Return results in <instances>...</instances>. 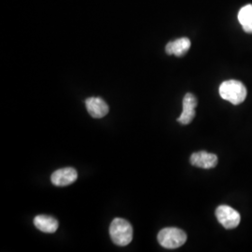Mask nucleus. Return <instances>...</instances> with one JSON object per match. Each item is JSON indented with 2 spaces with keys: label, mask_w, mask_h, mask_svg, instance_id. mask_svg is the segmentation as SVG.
<instances>
[{
  "label": "nucleus",
  "mask_w": 252,
  "mask_h": 252,
  "mask_svg": "<svg viewBox=\"0 0 252 252\" xmlns=\"http://www.w3.org/2000/svg\"><path fill=\"white\" fill-rule=\"evenodd\" d=\"M85 105L91 116L96 119L105 117L109 111L108 104L100 97H89L85 100Z\"/></svg>",
  "instance_id": "6e6552de"
},
{
  "label": "nucleus",
  "mask_w": 252,
  "mask_h": 252,
  "mask_svg": "<svg viewBox=\"0 0 252 252\" xmlns=\"http://www.w3.org/2000/svg\"><path fill=\"white\" fill-rule=\"evenodd\" d=\"M220 95L222 99L233 105L243 103L247 97V89L241 81L230 80L222 82L220 86Z\"/></svg>",
  "instance_id": "f257e3e1"
},
{
  "label": "nucleus",
  "mask_w": 252,
  "mask_h": 252,
  "mask_svg": "<svg viewBox=\"0 0 252 252\" xmlns=\"http://www.w3.org/2000/svg\"><path fill=\"white\" fill-rule=\"evenodd\" d=\"M216 217L219 222L225 229H234L240 223V214L229 206H220L216 209Z\"/></svg>",
  "instance_id": "20e7f679"
},
{
  "label": "nucleus",
  "mask_w": 252,
  "mask_h": 252,
  "mask_svg": "<svg viewBox=\"0 0 252 252\" xmlns=\"http://www.w3.org/2000/svg\"><path fill=\"white\" fill-rule=\"evenodd\" d=\"M34 225L43 233L54 234L58 229V221L53 217L38 215L34 219Z\"/></svg>",
  "instance_id": "9d476101"
},
{
  "label": "nucleus",
  "mask_w": 252,
  "mask_h": 252,
  "mask_svg": "<svg viewBox=\"0 0 252 252\" xmlns=\"http://www.w3.org/2000/svg\"><path fill=\"white\" fill-rule=\"evenodd\" d=\"M238 21L248 34H252V5L244 6L238 12Z\"/></svg>",
  "instance_id": "9b49d317"
},
{
  "label": "nucleus",
  "mask_w": 252,
  "mask_h": 252,
  "mask_svg": "<svg viewBox=\"0 0 252 252\" xmlns=\"http://www.w3.org/2000/svg\"><path fill=\"white\" fill-rule=\"evenodd\" d=\"M78 179V173L72 167H65L54 171L52 175V182L55 186L63 187L74 183Z\"/></svg>",
  "instance_id": "0eeeda50"
},
{
  "label": "nucleus",
  "mask_w": 252,
  "mask_h": 252,
  "mask_svg": "<svg viewBox=\"0 0 252 252\" xmlns=\"http://www.w3.org/2000/svg\"><path fill=\"white\" fill-rule=\"evenodd\" d=\"M187 240V234L179 228L168 227L161 230L158 234V241L165 249H178Z\"/></svg>",
  "instance_id": "7ed1b4c3"
},
{
  "label": "nucleus",
  "mask_w": 252,
  "mask_h": 252,
  "mask_svg": "<svg viewBox=\"0 0 252 252\" xmlns=\"http://www.w3.org/2000/svg\"><path fill=\"white\" fill-rule=\"evenodd\" d=\"M109 234L114 243L124 247L131 243L133 239V228L125 219L116 218L110 224Z\"/></svg>",
  "instance_id": "f03ea898"
},
{
  "label": "nucleus",
  "mask_w": 252,
  "mask_h": 252,
  "mask_svg": "<svg viewBox=\"0 0 252 252\" xmlns=\"http://www.w3.org/2000/svg\"><path fill=\"white\" fill-rule=\"evenodd\" d=\"M182 106L183 110L178 119V122L183 126H187L190 124L195 117V108L197 106V99L192 94L188 93L185 94L183 98Z\"/></svg>",
  "instance_id": "39448f33"
},
{
  "label": "nucleus",
  "mask_w": 252,
  "mask_h": 252,
  "mask_svg": "<svg viewBox=\"0 0 252 252\" xmlns=\"http://www.w3.org/2000/svg\"><path fill=\"white\" fill-rule=\"evenodd\" d=\"M189 162L192 165L199 168L211 169L216 166L218 163V157L216 154L202 151V152L192 153L190 156Z\"/></svg>",
  "instance_id": "423d86ee"
},
{
  "label": "nucleus",
  "mask_w": 252,
  "mask_h": 252,
  "mask_svg": "<svg viewBox=\"0 0 252 252\" xmlns=\"http://www.w3.org/2000/svg\"><path fill=\"white\" fill-rule=\"evenodd\" d=\"M190 48V40L188 37H180L174 41L168 42L165 46V53L168 55H176L181 57L185 55Z\"/></svg>",
  "instance_id": "1a4fd4ad"
}]
</instances>
